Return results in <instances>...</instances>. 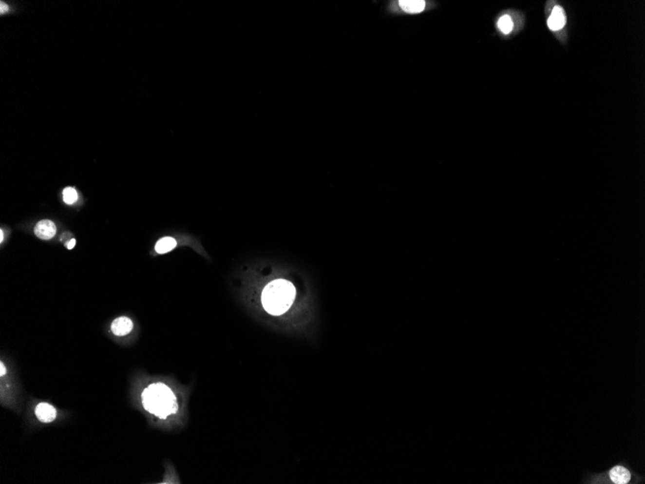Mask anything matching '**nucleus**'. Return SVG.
<instances>
[{
    "mask_svg": "<svg viewBox=\"0 0 645 484\" xmlns=\"http://www.w3.org/2000/svg\"><path fill=\"white\" fill-rule=\"evenodd\" d=\"M35 415L41 423L50 424L56 419L57 412L53 405L49 403H40L35 409Z\"/></svg>",
    "mask_w": 645,
    "mask_h": 484,
    "instance_id": "nucleus-4",
    "label": "nucleus"
},
{
    "mask_svg": "<svg viewBox=\"0 0 645 484\" xmlns=\"http://www.w3.org/2000/svg\"><path fill=\"white\" fill-rule=\"evenodd\" d=\"M141 399L144 409L161 420H165L178 411L176 395L163 383L148 386L143 390Z\"/></svg>",
    "mask_w": 645,
    "mask_h": 484,
    "instance_id": "nucleus-1",
    "label": "nucleus"
},
{
    "mask_svg": "<svg viewBox=\"0 0 645 484\" xmlns=\"http://www.w3.org/2000/svg\"><path fill=\"white\" fill-rule=\"evenodd\" d=\"M295 296L296 289L290 281L273 280L263 290L262 305L269 314L280 315L290 309Z\"/></svg>",
    "mask_w": 645,
    "mask_h": 484,
    "instance_id": "nucleus-2",
    "label": "nucleus"
},
{
    "mask_svg": "<svg viewBox=\"0 0 645 484\" xmlns=\"http://www.w3.org/2000/svg\"><path fill=\"white\" fill-rule=\"evenodd\" d=\"M0 241H1V242L3 241V231H2V230L0 231Z\"/></svg>",
    "mask_w": 645,
    "mask_h": 484,
    "instance_id": "nucleus-15",
    "label": "nucleus"
},
{
    "mask_svg": "<svg viewBox=\"0 0 645 484\" xmlns=\"http://www.w3.org/2000/svg\"><path fill=\"white\" fill-rule=\"evenodd\" d=\"M399 6L403 11L409 14L421 13L425 9V1L422 0H401Z\"/></svg>",
    "mask_w": 645,
    "mask_h": 484,
    "instance_id": "nucleus-8",
    "label": "nucleus"
},
{
    "mask_svg": "<svg viewBox=\"0 0 645 484\" xmlns=\"http://www.w3.org/2000/svg\"><path fill=\"white\" fill-rule=\"evenodd\" d=\"M63 200L67 204H74L77 200V193L74 188H66L63 191Z\"/></svg>",
    "mask_w": 645,
    "mask_h": 484,
    "instance_id": "nucleus-11",
    "label": "nucleus"
},
{
    "mask_svg": "<svg viewBox=\"0 0 645 484\" xmlns=\"http://www.w3.org/2000/svg\"><path fill=\"white\" fill-rule=\"evenodd\" d=\"M176 246H177V242L175 239H173L172 237H164L158 241L155 249L158 253L163 254L171 252L174 248H176Z\"/></svg>",
    "mask_w": 645,
    "mask_h": 484,
    "instance_id": "nucleus-9",
    "label": "nucleus"
},
{
    "mask_svg": "<svg viewBox=\"0 0 645 484\" xmlns=\"http://www.w3.org/2000/svg\"><path fill=\"white\" fill-rule=\"evenodd\" d=\"M565 24H566V16L563 8L560 6H555L552 9L551 14L548 19L549 28L552 31H557L562 29Z\"/></svg>",
    "mask_w": 645,
    "mask_h": 484,
    "instance_id": "nucleus-3",
    "label": "nucleus"
},
{
    "mask_svg": "<svg viewBox=\"0 0 645 484\" xmlns=\"http://www.w3.org/2000/svg\"><path fill=\"white\" fill-rule=\"evenodd\" d=\"M609 479L613 484H628L631 481V473L625 467L615 466L609 471Z\"/></svg>",
    "mask_w": 645,
    "mask_h": 484,
    "instance_id": "nucleus-7",
    "label": "nucleus"
},
{
    "mask_svg": "<svg viewBox=\"0 0 645 484\" xmlns=\"http://www.w3.org/2000/svg\"><path fill=\"white\" fill-rule=\"evenodd\" d=\"M76 240H75V239H73V240H71V241H70V242H69L68 244H66V247L68 248V250H72V249H73V248H74V247L76 246Z\"/></svg>",
    "mask_w": 645,
    "mask_h": 484,
    "instance_id": "nucleus-13",
    "label": "nucleus"
},
{
    "mask_svg": "<svg viewBox=\"0 0 645 484\" xmlns=\"http://www.w3.org/2000/svg\"><path fill=\"white\" fill-rule=\"evenodd\" d=\"M6 372H7L6 367L4 366L3 363H1V364H0V374H1V376H4V375L6 374Z\"/></svg>",
    "mask_w": 645,
    "mask_h": 484,
    "instance_id": "nucleus-14",
    "label": "nucleus"
},
{
    "mask_svg": "<svg viewBox=\"0 0 645 484\" xmlns=\"http://www.w3.org/2000/svg\"><path fill=\"white\" fill-rule=\"evenodd\" d=\"M514 23L508 15L502 16L497 21V27L503 34H509L513 29Z\"/></svg>",
    "mask_w": 645,
    "mask_h": 484,
    "instance_id": "nucleus-10",
    "label": "nucleus"
},
{
    "mask_svg": "<svg viewBox=\"0 0 645 484\" xmlns=\"http://www.w3.org/2000/svg\"><path fill=\"white\" fill-rule=\"evenodd\" d=\"M35 235L43 240H50L56 233V226L52 220L44 219L37 223L35 226Z\"/></svg>",
    "mask_w": 645,
    "mask_h": 484,
    "instance_id": "nucleus-5",
    "label": "nucleus"
},
{
    "mask_svg": "<svg viewBox=\"0 0 645 484\" xmlns=\"http://www.w3.org/2000/svg\"><path fill=\"white\" fill-rule=\"evenodd\" d=\"M133 324L128 317H119L116 318L111 324V330L117 336L127 335L132 331Z\"/></svg>",
    "mask_w": 645,
    "mask_h": 484,
    "instance_id": "nucleus-6",
    "label": "nucleus"
},
{
    "mask_svg": "<svg viewBox=\"0 0 645 484\" xmlns=\"http://www.w3.org/2000/svg\"><path fill=\"white\" fill-rule=\"evenodd\" d=\"M7 11H8V6L6 5V3H4L3 1H1V2H0V13H1V14H4V13L7 12Z\"/></svg>",
    "mask_w": 645,
    "mask_h": 484,
    "instance_id": "nucleus-12",
    "label": "nucleus"
}]
</instances>
